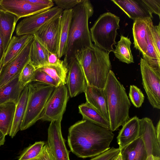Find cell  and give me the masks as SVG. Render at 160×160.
I'll return each instance as SVG.
<instances>
[{"label":"cell","instance_id":"1","mask_svg":"<svg viewBox=\"0 0 160 160\" xmlns=\"http://www.w3.org/2000/svg\"><path fill=\"white\" fill-rule=\"evenodd\" d=\"M112 132L82 119L69 128L68 144L71 151L78 157H94L111 148L114 136Z\"/></svg>","mask_w":160,"mask_h":160},{"label":"cell","instance_id":"2","mask_svg":"<svg viewBox=\"0 0 160 160\" xmlns=\"http://www.w3.org/2000/svg\"><path fill=\"white\" fill-rule=\"evenodd\" d=\"M94 12L90 1L84 0L72 9V17L64 61L68 65L70 60L75 58L76 52L90 48L92 43L88 27L89 18Z\"/></svg>","mask_w":160,"mask_h":160},{"label":"cell","instance_id":"3","mask_svg":"<svg viewBox=\"0 0 160 160\" xmlns=\"http://www.w3.org/2000/svg\"><path fill=\"white\" fill-rule=\"evenodd\" d=\"M109 53L94 45L76 52L75 58L81 67L87 85L104 88L112 69Z\"/></svg>","mask_w":160,"mask_h":160},{"label":"cell","instance_id":"4","mask_svg":"<svg viewBox=\"0 0 160 160\" xmlns=\"http://www.w3.org/2000/svg\"><path fill=\"white\" fill-rule=\"evenodd\" d=\"M108 108L110 129L113 132L130 119V101L123 85L110 70L103 88Z\"/></svg>","mask_w":160,"mask_h":160},{"label":"cell","instance_id":"5","mask_svg":"<svg viewBox=\"0 0 160 160\" xmlns=\"http://www.w3.org/2000/svg\"><path fill=\"white\" fill-rule=\"evenodd\" d=\"M28 86V98L21 131L28 129L40 120L46 103L55 88L37 82H32Z\"/></svg>","mask_w":160,"mask_h":160},{"label":"cell","instance_id":"6","mask_svg":"<svg viewBox=\"0 0 160 160\" xmlns=\"http://www.w3.org/2000/svg\"><path fill=\"white\" fill-rule=\"evenodd\" d=\"M120 21L119 17L110 12L100 15L90 29L94 45L109 53L113 52V46L117 43L115 39Z\"/></svg>","mask_w":160,"mask_h":160},{"label":"cell","instance_id":"7","mask_svg":"<svg viewBox=\"0 0 160 160\" xmlns=\"http://www.w3.org/2000/svg\"><path fill=\"white\" fill-rule=\"evenodd\" d=\"M142 84L152 107L160 109V72L150 66L142 58L140 60Z\"/></svg>","mask_w":160,"mask_h":160},{"label":"cell","instance_id":"8","mask_svg":"<svg viewBox=\"0 0 160 160\" xmlns=\"http://www.w3.org/2000/svg\"><path fill=\"white\" fill-rule=\"evenodd\" d=\"M69 98L66 85L55 88L46 103L40 120L62 121Z\"/></svg>","mask_w":160,"mask_h":160},{"label":"cell","instance_id":"9","mask_svg":"<svg viewBox=\"0 0 160 160\" xmlns=\"http://www.w3.org/2000/svg\"><path fill=\"white\" fill-rule=\"evenodd\" d=\"M63 11L56 6L44 11L25 17L19 22L16 27L17 36L33 35L42 26L61 13Z\"/></svg>","mask_w":160,"mask_h":160},{"label":"cell","instance_id":"10","mask_svg":"<svg viewBox=\"0 0 160 160\" xmlns=\"http://www.w3.org/2000/svg\"><path fill=\"white\" fill-rule=\"evenodd\" d=\"M61 120L51 122L46 143L52 160H70L61 131Z\"/></svg>","mask_w":160,"mask_h":160},{"label":"cell","instance_id":"11","mask_svg":"<svg viewBox=\"0 0 160 160\" xmlns=\"http://www.w3.org/2000/svg\"><path fill=\"white\" fill-rule=\"evenodd\" d=\"M62 13L45 23L33 35L49 52L57 54Z\"/></svg>","mask_w":160,"mask_h":160},{"label":"cell","instance_id":"12","mask_svg":"<svg viewBox=\"0 0 160 160\" xmlns=\"http://www.w3.org/2000/svg\"><path fill=\"white\" fill-rule=\"evenodd\" d=\"M33 37L22 51L2 67L0 73V88L20 74L24 66L30 62V53Z\"/></svg>","mask_w":160,"mask_h":160},{"label":"cell","instance_id":"13","mask_svg":"<svg viewBox=\"0 0 160 160\" xmlns=\"http://www.w3.org/2000/svg\"><path fill=\"white\" fill-rule=\"evenodd\" d=\"M139 137L142 139L148 156L160 157V144L156 134V128L150 118L139 119Z\"/></svg>","mask_w":160,"mask_h":160},{"label":"cell","instance_id":"14","mask_svg":"<svg viewBox=\"0 0 160 160\" xmlns=\"http://www.w3.org/2000/svg\"><path fill=\"white\" fill-rule=\"evenodd\" d=\"M1 8L17 16L19 19L47 10L51 7L31 3L27 0H0Z\"/></svg>","mask_w":160,"mask_h":160},{"label":"cell","instance_id":"15","mask_svg":"<svg viewBox=\"0 0 160 160\" xmlns=\"http://www.w3.org/2000/svg\"><path fill=\"white\" fill-rule=\"evenodd\" d=\"M68 69L66 84L70 96L73 97L84 92L87 84L83 71L75 58L69 62Z\"/></svg>","mask_w":160,"mask_h":160},{"label":"cell","instance_id":"16","mask_svg":"<svg viewBox=\"0 0 160 160\" xmlns=\"http://www.w3.org/2000/svg\"><path fill=\"white\" fill-rule=\"evenodd\" d=\"M153 25L152 18H150L134 21L132 29L134 47L142 55L146 52Z\"/></svg>","mask_w":160,"mask_h":160},{"label":"cell","instance_id":"17","mask_svg":"<svg viewBox=\"0 0 160 160\" xmlns=\"http://www.w3.org/2000/svg\"><path fill=\"white\" fill-rule=\"evenodd\" d=\"M134 21L153 18L152 13L142 0H111Z\"/></svg>","mask_w":160,"mask_h":160},{"label":"cell","instance_id":"18","mask_svg":"<svg viewBox=\"0 0 160 160\" xmlns=\"http://www.w3.org/2000/svg\"><path fill=\"white\" fill-rule=\"evenodd\" d=\"M84 92L86 102L109 122L108 106L103 89L87 84Z\"/></svg>","mask_w":160,"mask_h":160},{"label":"cell","instance_id":"19","mask_svg":"<svg viewBox=\"0 0 160 160\" xmlns=\"http://www.w3.org/2000/svg\"><path fill=\"white\" fill-rule=\"evenodd\" d=\"M139 121L138 118L135 116L122 126L117 137L120 150L139 137Z\"/></svg>","mask_w":160,"mask_h":160},{"label":"cell","instance_id":"20","mask_svg":"<svg viewBox=\"0 0 160 160\" xmlns=\"http://www.w3.org/2000/svg\"><path fill=\"white\" fill-rule=\"evenodd\" d=\"M19 19L15 15L2 9H0V32L3 40L5 52Z\"/></svg>","mask_w":160,"mask_h":160},{"label":"cell","instance_id":"21","mask_svg":"<svg viewBox=\"0 0 160 160\" xmlns=\"http://www.w3.org/2000/svg\"><path fill=\"white\" fill-rule=\"evenodd\" d=\"M72 9L64 10L61 15L57 56L59 59L64 56L68 41Z\"/></svg>","mask_w":160,"mask_h":160},{"label":"cell","instance_id":"22","mask_svg":"<svg viewBox=\"0 0 160 160\" xmlns=\"http://www.w3.org/2000/svg\"><path fill=\"white\" fill-rule=\"evenodd\" d=\"M120 152L123 160H147L148 157L140 137L120 150Z\"/></svg>","mask_w":160,"mask_h":160},{"label":"cell","instance_id":"23","mask_svg":"<svg viewBox=\"0 0 160 160\" xmlns=\"http://www.w3.org/2000/svg\"><path fill=\"white\" fill-rule=\"evenodd\" d=\"M19 74L0 88V104L8 102L18 103L24 89L19 82Z\"/></svg>","mask_w":160,"mask_h":160},{"label":"cell","instance_id":"24","mask_svg":"<svg viewBox=\"0 0 160 160\" xmlns=\"http://www.w3.org/2000/svg\"><path fill=\"white\" fill-rule=\"evenodd\" d=\"M28 85L24 88L22 91L19 100L16 104L12 125L9 134V136L12 138L14 137L17 133L20 130L28 98L29 91Z\"/></svg>","mask_w":160,"mask_h":160},{"label":"cell","instance_id":"25","mask_svg":"<svg viewBox=\"0 0 160 160\" xmlns=\"http://www.w3.org/2000/svg\"><path fill=\"white\" fill-rule=\"evenodd\" d=\"M33 35L27 34L12 37L5 51L1 65L5 66L23 49Z\"/></svg>","mask_w":160,"mask_h":160},{"label":"cell","instance_id":"26","mask_svg":"<svg viewBox=\"0 0 160 160\" xmlns=\"http://www.w3.org/2000/svg\"><path fill=\"white\" fill-rule=\"evenodd\" d=\"M30 53V63L36 69L48 64L49 52L33 35Z\"/></svg>","mask_w":160,"mask_h":160},{"label":"cell","instance_id":"27","mask_svg":"<svg viewBox=\"0 0 160 160\" xmlns=\"http://www.w3.org/2000/svg\"><path fill=\"white\" fill-rule=\"evenodd\" d=\"M16 104L8 102L0 104V131L9 135L12 127Z\"/></svg>","mask_w":160,"mask_h":160},{"label":"cell","instance_id":"28","mask_svg":"<svg viewBox=\"0 0 160 160\" xmlns=\"http://www.w3.org/2000/svg\"><path fill=\"white\" fill-rule=\"evenodd\" d=\"M78 109L79 112L82 116V119L102 127L110 129L109 122L87 102L80 105Z\"/></svg>","mask_w":160,"mask_h":160},{"label":"cell","instance_id":"29","mask_svg":"<svg viewBox=\"0 0 160 160\" xmlns=\"http://www.w3.org/2000/svg\"><path fill=\"white\" fill-rule=\"evenodd\" d=\"M38 69L47 73L58 83L59 86L66 84L68 65L65 63L63 60H62L57 64H48Z\"/></svg>","mask_w":160,"mask_h":160},{"label":"cell","instance_id":"30","mask_svg":"<svg viewBox=\"0 0 160 160\" xmlns=\"http://www.w3.org/2000/svg\"><path fill=\"white\" fill-rule=\"evenodd\" d=\"M131 43L130 38L122 35L120 36V40L115 45V48L113 51L116 57L120 61L127 64L134 62L130 48Z\"/></svg>","mask_w":160,"mask_h":160},{"label":"cell","instance_id":"31","mask_svg":"<svg viewBox=\"0 0 160 160\" xmlns=\"http://www.w3.org/2000/svg\"><path fill=\"white\" fill-rule=\"evenodd\" d=\"M142 56L143 58L150 66L160 72V55L158 53L153 42L152 32L150 37L146 52Z\"/></svg>","mask_w":160,"mask_h":160},{"label":"cell","instance_id":"32","mask_svg":"<svg viewBox=\"0 0 160 160\" xmlns=\"http://www.w3.org/2000/svg\"><path fill=\"white\" fill-rule=\"evenodd\" d=\"M45 144L43 141L36 142L24 150L18 160H32L38 158Z\"/></svg>","mask_w":160,"mask_h":160},{"label":"cell","instance_id":"33","mask_svg":"<svg viewBox=\"0 0 160 160\" xmlns=\"http://www.w3.org/2000/svg\"><path fill=\"white\" fill-rule=\"evenodd\" d=\"M36 70L30 62L23 68L19 76V82L23 88L32 82Z\"/></svg>","mask_w":160,"mask_h":160},{"label":"cell","instance_id":"34","mask_svg":"<svg viewBox=\"0 0 160 160\" xmlns=\"http://www.w3.org/2000/svg\"><path fill=\"white\" fill-rule=\"evenodd\" d=\"M129 97L132 103L136 108L140 107L144 101L143 94L140 88L134 85L130 86Z\"/></svg>","mask_w":160,"mask_h":160},{"label":"cell","instance_id":"35","mask_svg":"<svg viewBox=\"0 0 160 160\" xmlns=\"http://www.w3.org/2000/svg\"><path fill=\"white\" fill-rule=\"evenodd\" d=\"M37 82L51 85L55 88L59 86L58 83L45 72L36 69L32 82Z\"/></svg>","mask_w":160,"mask_h":160},{"label":"cell","instance_id":"36","mask_svg":"<svg viewBox=\"0 0 160 160\" xmlns=\"http://www.w3.org/2000/svg\"><path fill=\"white\" fill-rule=\"evenodd\" d=\"M119 152V148L112 147L107 151L93 157L89 160H114Z\"/></svg>","mask_w":160,"mask_h":160},{"label":"cell","instance_id":"37","mask_svg":"<svg viewBox=\"0 0 160 160\" xmlns=\"http://www.w3.org/2000/svg\"><path fill=\"white\" fill-rule=\"evenodd\" d=\"M84 0H53L58 7L63 10L72 9L78 4L82 3Z\"/></svg>","mask_w":160,"mask_h":160},{"label":"cell","instance_id":"38","mask_svg":"<svg viewBox=\"0 0 160 160\" xmlns=\"http://www.w3.org/2000/svg\"><path fill=\"white\" fill-rule=\"evenodd\" d=\"M152 12L160 17V0H142Z\"/></svg>","mask_w":160,"mask_h":160},{"label":"cell","instance_id":"39","mask_svg":"<svg viewBox=\"0 0 160 160\" xmlns=\"http://www.w3.org/2000/svg\"><path fill=\"white\" fill-rule=\"evenodd\" d=\"M152 38L158 53L160 55V22L158 25H153L152 27Z\"/></svg>","mask_w":160,"mask_h":160},{"label":"cell","instance_id":"40","mask_svg":"<svg viewBox=\"0 0 160 160\" xmlns=\"http://www.w3.org/2000/svg\"><path fill=\"white\" fill-rule=\"evenodd\" d=\"M29 2L33 4L41 6H49L51 8L54 6L52 0H27Z\"/></svg>","mask_w":160,"mask_h":160},{"label":"cell","instance_id":"41","mask_svg":"<svg viewBox=\"0 0 160 160\" xmlns=\"http://www.w3.org/2000/svg\"><path fill=\"white\" fill-rule=\"evenodd\" d=\"M38 160H52L46 143L45 144L43 150L38 158Z\"/></svg>","mask_w":160,"mask_h":160},{"label":"cell","instance_id":"42","mask_svg":"<svg viewBox=\"0 0 160 160\" xmlns=\"http://www.w3.org/2000/svg\"><path fill=\"white\" fill-rule=\"evenodd\" d=\"M62 60H60L56 54L49 52L48 56V62L49 65H55L60 63Z\"/></svg>","mask_w":160,"mask_h":160},{"label":"cell","instance_id":"43","mask_svg":"<svg viewBox=\"0 0 160 160\" xmlns=\"http://www.w3.org/2000/svg\"><path fill=\"white\" fill-rule=\"evenodd\" d=\"M4 53L3 40L0 32V66L1 65Z\"/></svg>","mask_w":160,"mask_h":160},{"label":"cell","instance_id":"44","mask_svg":"<svg viewBox=\"0 0 160 160\" xmlns=\"http://www.w3.org/2000/svg\"><path fill=\"white\" fill-rule=\"evenodd\" d=\"M157 139L158 143L160 144V120H159L155 127Z\"/></svg>","mask_w":160,"mask_h":160},{"label":"cell","instance_id":"45","mask_svg":"<svg viewBox=\"0 0 160 160\" xmlns=\"http://www.w3.org/2000/svg\"><path fill=\"white\" fill-rule=\"evenodd\" d=\"M5 136L0 131V146L3 145L5 142Z\"/></svg>","mask_w":160,"mask_h":160},{"label":"cell","instance_id":"46","mask_svg":"<svg viewBox=\"0 0 160 160\" xmlns=\"http://www.w3.org/2000/svg\"><path fill=\"white\" fill-rule=\"evenodd\" d=\"M147 160H160V157H155L150 155L148 156Z\"/></svg>","mask_w":160,"mask_h":160},{"label":"cell","instance_id":"47","mask_svg":"<svg viewBox=\"0 0 160 160\" xmlns=\"http://www.w3.org/2000/svg\"><path fill=\"white\" fill-rule=\"evenodd\" d=\"M114 160H123L122 156L120 152Z\"/></svg>","mask_w":160,"mask_h":160},{"label":"cell","instance_id":"48","mask_svg":"<svg viewBox=\"0 0 160 160\" xmlns=\"http://www.w3.org/2000/svg\"><path fill=\"white\" fill-rule=\"evenodd\" d=\"M2 65H1L0 66V73L1 71V70H2Z\"/></svg>","mask_w":160,"mask_h":160},{"label":"cell","instance_id":"49","mask_svg":"<svg viewBox=\"0 0 160 160\" xmlns=\"http://www.w3.org/2000/svg\"><path fill=\"white\" fill-rule=\"evenodd\" d=\"M38 160V158H36V159H33V160Z\"/></svg>","mask_w":160,"mask_h":160},{"label":"cell","instance_id":"50","mask_svg":"<svg viewBox=\"0 0 160 160\" xmlns=\"http://www.w3.org/2000/svg\"><path fill=\"white\" fill-rule=\"evenodd\" d=\"M1 9V7H0V9Z\"/></svg>","mask_w":160,"mask_h":160}]
</instances>
